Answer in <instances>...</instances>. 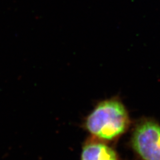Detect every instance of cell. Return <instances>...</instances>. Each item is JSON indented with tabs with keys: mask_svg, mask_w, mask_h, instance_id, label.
Instances as JSON below:
<instances>
[{
	"mask_svg": "<svg viewBox=\"0 0 160 160\" xmlns=\"http://www.w3.org/2000/svg\"><path fill=\"white\" fill-rule=\"evenodd\" d=\"M130 120L126 108L116 99L98 104L89 115L86 128L93 136L103 140H112L121 136L128 128Z\"/></svg>",
	"mask_w": 160,
	"mask_h": 160,
	"instance_id": "6da1fadb",
	"label": "cell"
},
{
	"mask_svg": "<svg viewBox=\"0 0 160 160\" xmlns=\"http://www.w3.org/2000/svg\"><path fill=\"white\" fill-rule=\"evenodd\" d=\"M132 145L142 160H160V125L149 119L138 123L133 132Z\"/></svg>",
	"mask_w": 160,
	"mask_h": 160,
	"instance_id": "7a4b0ae2",
	"label": "cell"
},
{
	"mask_svg": "<svg viewBox=\"0 0 160 160\" xmlns=\"http://www.w3.org/2000/svg\"><path fill=\"white\" fill-rule=\"evenodd\" d=\"M82 160H118V158L116 152L108 145L92 140L84 146Z\"/></svg>",
	"mask_w": 160,
	"mask_h": 160,
	"instance_id": "3957f363",
	"label": "cell"
}]
</instances>
